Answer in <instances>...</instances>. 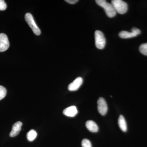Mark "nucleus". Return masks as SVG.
Segmentation results:
<instances>
[{
	"mask_svg": "<svg viewBox=\"0 0 147 147\" xmlns=\"http://www.w3.org/2000/svg\"><path fill=\"white\" fill-rule=\"evenodd\" d=\"M131 32H133L134 33L136 34L137 35L140 34H141V30L139 29L136 28H133L131 30Z\"/></svg>",
	"mask_w": 147,
	"mask_h": 147,
	"instance_id": "18",
	"label": "nucleus"
},
{
	"mask_svg": "<svg viewBox=\"0 0 147 147\" xmlns=\"http://www.w3.org/2000/svg\"><path fill=\"white\" fill-rule=\"evenodd\" d=\"M65 2L70 4H74L78 1V0H65Z\"/></svg>",
	"mask_w": 147,
	"mask_h": 147,
	"instance_id": "19",
	"label": "nucleus"
},
{
	"mask_svg": "<svg viewBox=\"0 0 147 147\" xmlns=\"http://www.w3.org/2000/svg\"><path fill=\"white\" fill-rule=\"evenodd\" d=\"M98 5L104 9L106 15L109 18H113L116 16L117 12L112 4L107 2L105 0H96Z\"/></svg>",
	"mask_w": 147,
	"mask_h": 147,
	"instance_id": "1",
	"label": "nucleus"
},
{
	"mask_svg": "<svg viewBox=\"0 0 147 147\" xmlns=\"http://www.w3.org/2000/svg\"><path fill=\"white\" fill-rule=\"evenodd\" d=\"M37 136V133L34 129H31L27 134V138L30 142H32L36 139Z\"/></svg>",
	"mask_w": 147,
	"mask_h": 147,
	"instance_id": "13",
	"label": "nucleus"
},
{
	"mask_svg": "<svg viewBox=\"0 0 147 147\" xmlns=\"http://www.w3.org/2000/svg\"><path fill=\"white\" fill-rule=\"evenodd\" d=\"M98 110L102 116L105 115L108 111V105L107 102L103 98L100 97L97 101Z\"/></svg>",
	"mask_w": 147,
	"mask_h": 147,
	"instance_id": "5",
	"label": "nucleus"
},
{
	"mask_svg": "<svg viewBox=\"0 0 147 147\" xmlns=\"http://www.w3.org/2000/svg\"><path fill=\"white\" fill-rule=\"evenodd\" d=\"M22 125L23 124L21 121L16 122L14 123L12 126L11 131L9 133V136L11 137H13L18 135L21 131Z\"/></svg>",
	"mask_w": 147,
	"mask_h": 147,
	"instance_id": "8",
	"label": "nucleus"
},
{
	"mask_svg": "<svg viewBox=\"0 0 147 147\" xmlns=\"http://www.w3.org/2000/svg\"><path fill=\"white\" fill-rule=\"evenodd\" d=\"M94 36L96 47L100 50L103 49L106 43V40L103 33L100 30H96L95 32Z\"/></svg>",
	"mask_w": 147,
	"mask_h": 147,
	"instance_id": "3",
	"label": "nucleus"
},
{
	"mask_svg": "<svg viewBox=\"0 0 147 147\" xmlns=\"http://www.w3.org/2000/svg\"><path fill=\"white\" fill-rule=\"evenodd\" d=\"M25 20L28 24L29 26L30 27L34 33V34L36 35H39L41 33L40 30L37 26L34 19L33 17L32 14L30 13H26L25 16Z\"/></svg>",
	"mask_w": 147,
	"mask_h": 147,
	"instance_id": "4",
	"label": "nucleus"
},
{
	"mask_svg": "<svg viewBox=\"0 0 147 147\" xmlns=\"http://www.w3.org/2000/svg\"><path fill=\"white\" fill-rule=\"evenodd\" d=\"M78 113V110L75 106H71L64 109L63 114L69 117H74Z\"/></svg>",
	"mask_w": 147,
	"mask_h": 147,
	"instance_id": "9",
	"label": "nucleus"
},
{
	"mask_svg": "<svg viewBox=\"0 0 147 147\" xmlns=\"http://www.w3.org/2000/svg\"><path fill=\"white\" fill-rule=\"evenodd\" d=\"M111 4L115 9L116 12L120 14H124L128 9L127 3L122 0H113L111 1Z\"/></svg>",
	"mask_w": 147,
	"mask_h": 147,
	"instance_id": "2",
	"label": "nucleus"
},
{
	"mask_svg": "<svg viewBox=\"0 0 147 147\" xmlns=\"http://www.w3.org/2000/svg\"><path fill=\"white\" fill-rule=\"evenodd\" d=\"M139 50L142 54L147 56V43H144L140 45Z\"/></svg>",
	"mask_w": 147,
	"mask_h": 147,
	"instance_id": "14",
	"label": "nucleus"
},
{
	"mask_svg": "<svg viewBox=\"0 0 147 147\" xmlns=\"http://www.w3.org/2000/svg\"><path fill=\"white\" fill-rule=\"evenodd\" d=\"M119 36L122 38H129L137 36V35L133 32H128L126 31H122L119 34Z\"/></svg>",
	"mask_w": 147,
	"mask_h": 147,
	"instance_id": "12",
	"label": "nucleus"
},
{
	"mask_svg": "<svg viewBox=\"0 0 147 147\" xmlns=\"http://www.w3.org/2000/svg\"><path fill=\"white\" fill-rule=\"evenodd\" d=\"M86 125L87 129L91 132H96L98 131V126L94 121L91 120L87 121L86 122Z\"/></svg>",
	"mask_w": 147,
	"mask_h": 147,
	"instance_id": "10",
	"label": "nucleus"
},
{
	"mask_svg": "<svg viewBox=\"0 0 147 147\" xmlns=\"http://www.w3.org/2000/svg\"><path fill=\"white\" fill-rule=\"evenodd\" d=\"M9 46V42L7 36L4 33L0 34V52L6 51Z\"/></svg>",
	"mask_w": 147,
	"mask_h": 147,
	"instance_id": "6",
	"label": "nucleus"
},
{
	"mask_svg": "<svg viewBox=\"0 0 147 147\" xmlns=\"http://www.w3.org/2000/svg\"><path fill=\"white\" fill-rule=\"evenodd\" d=\"M83 82V80L82 77H77L72 83L69 85L68 89L70 91L77 90L82 86Z\"/></svg>",
	"mask_w": 147,
	"mask_h": 147,
	"instance_id": "7",
	"label": "nucleus"
},
{
	"mask_svg": "<svg viewBox=\"0 0 147 147\" xmlns=\"http://www.w3.org/2000/svg\"><path fill=\"white\" fill-rule=\"evenodd\" d=\"M118 124L121 130L123 131H126L127 130V125L126 121L123 116L121 115L119 117Z\"/></svg>",
	"mask_w": 147,
	"mask_h": 147,
	"instance_id": "11",
	"label": "nucleus"
},
{
	"mask_svg": "<svg viewBox=\"0 0 147 147\" xmlns=\"http://www.w3.org/2000/svg\"><path fill=\"white\" fill-rule=\"evenodd\" d=\"M82 147H92L91 143L90 140L86 139L82 140Z\"/></svg>",
	"mask_w": 147,
	"mask_h": 147,
	"instance_id": "16",
	"label": "nucleus"
},
{
	"mask_svg": "<svg viewBox=\"0 0 147 147\" xmlns=\"http://www.w3.org/2000/svg\"><path fill=\"white\" fill-rule=\"evenodd\" d=\"M7 8V5L4 0H0V10L4 11Z\"/></svg>",
	"mask_w": 147,
	"mask_h": 147,
	"instance_id": "17",
	"label": "nucleus"
},
{
	"mask_svg": "<svg viewBox=\"0 0 147 147\" xmlns=\"http://www.w3.org/2000/svg\"><path fill=\"white\" fill-rule=\"evenodd\" d=\"M7 94V90L4 87L0 86V100H2Z\"/></svg>",
	"mask_w": 147,
	"mask_h": 147,
	"instance_id": "15",
	"label": "nucleus"
}]
</instances>
